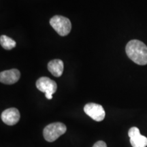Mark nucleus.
<instances>
[{"label":"nucleus","instance_id":"2","mask_svg":"<svg viewBox=\"0 0 147 147\" xmlns=\"http://www.w3.org/2000/svg\"><path fill=\"white\" fill-rule=\"evenodd\" d=\"M66 131L67 127L63 123L60 122L53 123L45 127L43 130V136L46 140L53 142L65 134Z\"/></svg>","mask_w":147,"mask_h":147},{"label":"nucleus","instance_id":"8","mask_svg":"<svg viewBox=\"0 0 147 147\" xmlns=\"http://www.w3.org/2000/svg\"><path fill=\"white\" fill-rule=\"evenodd\" d=\"M21 72L17 69H11L0 73V82L5 84H13L18 81Z\"/></svg>","mask_w":147,"mask_h":147},{"label":"nucleus","instance_id":"9","mask_svg":"<svg viewBox=\"0 0 147 147\" xmlns=\"http://www.w3.org/2000/svg\"><path fill=\"white\" fill-rule=\"evenodd\" d=\"M63 62L61 59H53L48 63V69L55 77H60L63 72Z\"/></svg>","mask_w":147,"mask_h":147},{"label":"nucleus","instance_id":"6","mask_svg":"<svg viewBox=\"0 0 147 147\" xmlns=\"http://www.w3.org/2000/svg\"><path fill=\"white\" fill-rule=\"evenodd\" d=\"M128 136L130 138V143L133 147L147 146V138L141 135L139 129L136 127L129 129Z\"/></svg>","mask_w":147,"mask_h":147},{"label":"nucleus","instance_id":"7","mask_svg":"<svg viewBox=\"0 0 147 147\" xmlns=\"http://www.w3.org/2000/svg\"><path fill=\"white\" fill-rule=\"evenodd\" d=\"M1 120L8 125H14L19 121L21 115L18 110L16 108H10L5 110L1 113Z\"/></svg>","mask_w":147,"mask_h":147},{"label":"nucleus","instance_id":"4","mask_svg":"<svg viewBox=\"0 0 147 147\" xmlns=\"http://www.w3.org/2000/svg\"><path fill=\"white\" fill-rule=\"evenodd\" d=\"M36 87L39 91L45 93V96L48 100L53 99V95L57 89V84L54 80L49 77H41L37 80Z\"/></svg>","mask_w":147,"mask_h":147},{"label":"nucleus","instance_id":"5","mask_svg":"<svg viewBox=\"0 0 147 147\" xmlns=\"http://www.w3.org/2000/svg\"><path fill=\"white\" fill-rule=\"evenodd\" d=\"M84 111L92 119L97 122L105 118L106 113L102 106L95 103H88L84 107Z\"/></svg>","mask_w":147,"mask_h":147},{"label":"nucleus","instance_id":"1","mask_svg":"<svg viewBox=\"0 0 147 147\" xmlns=\"http://www.w3.org/2000/svg\"><path fill=\"white\" fill-rule=\"evenodd\" d=\"M127 57L138 65L147 64V46L138 40H132L127 44L125 47Z\"/></svg>","mask_w":147,"mask_h":147},{"label":"nucleus","instance_id":"11","mask_svg":"<svg viewBox=\"0 0 147 147\" xmlns=\"http://www.w3.org/2000/svg\"><path fill=\"white\" fill-rule=\"evenodd\" d=\"M93 147H107V145H106V142H104V141H97V142H95L94 144H93Z\"/></svg>","mask_w":147,"mask_h":147},{"label":"nucleus","instance_id":"10","mask_svg":"<svg viewBox=\"0 0 147 147\" xmlns=\"http://www.w3.org/2000/svg\"><path fill=\"white\" fill-rule=\"evenodd\" d=\"M0 44L5 50H11L16 47V42L10 37L2 35L0 37Z\"/></svg>","mask_w":147,"mask_h":147},{"label":"nucleus","instance_id":"3","mask_svg":"<svg viewBox=\"0 0 147 147\" xmlns=\"http://www.w3.org/2000/svg\"><path fill=\"white\" fill-rule=\"evenodd\" d=\"M50 24L55 32L61 36L68 35L71 29V24L69 19L63 16H54L51 18Z\"/></svg>","mask_w":147,"mask_h":147}]
</instances>
